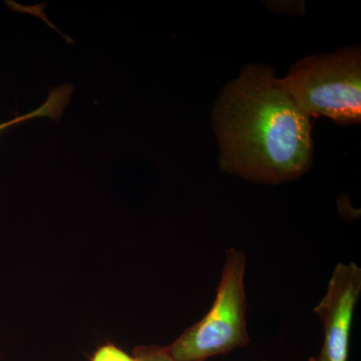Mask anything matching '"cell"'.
<instances>
[{"label":"cell","instance_id":"cell-5","mask_svg":"<svg viewBox=\"0 0 361 361\" xmlns=\"http://www.w3.org/2000/svg\"><path fill=\"white\" fill-rule=\"evenodd\" d=\"M66 104H68V99H66V94L63 92L59 90H52L51 94H49V99H47V103L44 106H40L37 111L28 114V115L16 118V120L4 123V125H0V130L6 129L9 126L16 125V123L23 122V121L28 120V118H35V116H44L58 118V116L59 118V116L63 113Z\"/></svg>","mask_w":361,"mask_h":361},{"label":"cell","instance_id":"cell-3","mask_svg":"<svg viewBox=\"0 0 361 361\" xmlns=\"http://www.w3.org/2000/svg\"><path fill=\"white\" fill-rule=\"evenodd\" d=\"M246 254L228 249L215 300L205 316L185 330L170 345L177 361H206L248 344L246 322Z\"/></svg>","mask_w":361,"mask_h":361},{"label":"cell","instance_id":"cell-2","mask_svg":"<svg viewBox=\"0 0 361 361\" xmlns=\"http://www.w3.org/2000/svg\"><path fill=\"white\" fill-rule=\"evenodd\" d=\"M279 82L310 118L360 123L361 54L356 45L297 61Z\"/></svg>","mask_w":361,"mask_h":361},{"label":"cell","instance_id":"cell-1","mask_svg":"<svg viewBox=\"0 0 361 361\" xmlns=\"http://www.w3.org/2000/svg\"><path fill=\"white\" fill-rule=\"evenodd\" d=\"M212 123L224 172L276 185L310 170V118L269 66H247L226 85L214 106Z\"/></svg>","mask_w":361,"mask_h":361},{"label":"cell","instance_id":"cell-9","mask_svg":"<svg viewBox=\"0 0 361 361\" xmlns=\"http://www.w3.org/2000/svg\"><path fill=\"white\" fill-rule=\"evenodd\" d=\"M264 361H266V360H264Z\"/></svg>","mask_w":361,"mask_h":361},{"label":"cell","instance_id":"cell-4","mask_svg":"<svg viewBox=\"0 0 361 361\" xmlns=\"http://www.w3.org/2000/svg\"><path fill=\"white\" fill-rule=\"evenodd\" d=\"M361 295V268L355 262L338 263L330 277L326 293L315 306L322 323L319 361H348L351 326Z\"/></svg>","mask_w":361,"mask_h":361},{"label":"cell","instance_id":"cell-6","mask_svg":"<svg viewBox=\"0 0 361 361\" xmlns=\"http://www.w3.org/2000/svg\"><path fill=\"white\" fill-rule=\"evenodd\" d=\"M135 361H177L166 349V346L141 345L133 351Z\"/></svg>","mask_w":361,"mask_h":361},{"label":"cell","instance_id":"cell-8","mask_svg":"<svg viewBox=\"0 0 361 361\" xmlns=\"http://www.w3.org/2000/svg\"><path fill=\"white\" fill-rule=\"evenodd\" d=\"M307 361H319L317 360V357H310Z\"/></svg>","mask_w":361,"mask_h":361},{"label":"cell","instance_id":"cell-7","mask_svg":"<svg viewBox=\"0 0 361 361\" xmlns=\"http://www.w3.org/2000/svg\"><path fill=\"white\" fill-rule=\"evenodd\" d=\"M90 361H135L134 356L128 355L113 343H106L94 351Z\"/></svg>","mask_w":361,"mask_h":361}]
</instances>
